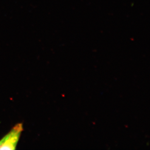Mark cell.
Returning a JSON list of instances; mask_svg holds the SVG:
<instances>
[{"instance_id":"cell-1","label":"cell","mask_w":150,"mask_h":150,"mask_svg":"<svg viewBox=\"0 0 150 150\" xmlns=\"http://www.w3.org/2000/svg\"><path fill=\"white\" fill-rule=\"evenodd\" d=\"M23 129V125L21 123L16 125L9 133L0 140V149L14 150L15 149Z\"/></svg>"}]
</instances>
